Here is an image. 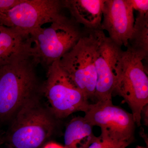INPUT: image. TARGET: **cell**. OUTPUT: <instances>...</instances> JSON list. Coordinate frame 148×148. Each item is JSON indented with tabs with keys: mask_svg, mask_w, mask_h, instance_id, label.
<instances>
[{
	"mask_svg": "<svg viewBox=\"0 0 148 148\" xmlns=\"http://www.w3.org/2000/svg\"><path fill=\"white\" fill-rule=\"evenodd\" d=\"M46 24L29 34V56L36 65L48 68L73 48L84 34L79 24L62 13Z\"/></svg>",
	"mask_w": 148,
	"mask_h": 148,
	"instance_id": "1",
	"label": "cell"
},
{
	"mask_svg": "<svg viewBox=\"0 0 148 148\" xmlns=\"http://www.w3.org/2000/svg\"><path fill=\"white\" fill-rule=\"evenodd\" d=\"M32 58L23 57L0 67V121L8 119L36 96L38 82Z\"/></svg>",
	"mask_w": 148,
	"mask_h": 148,
	"instance_id": "2",
	"label": "cell"
},
{
	"mask_svg": "<svg viewBox=\"0 0 148 148\" xmlns=\"http://www.w3.org/2000/svg\"><path fill=\"white\" fill-rule=\"evenodd\" d=\"M133 10L138 12L146 14L148 13V0H129Z\"/></svg>",
	"mask_w": 148,
	"mask_h": 148,
	"instance_id": "16",
	"label": "cell"
},
{
	"mask_svg": "<svg viewBox=\"0 0 148 148\" xmlns=\"http://www.w3.org/2000/svg\"><path fill=\"white\" fill-rule=\"evenodd\" d=\"M37 101L34 96L16 112L7 136L11 147L39 148L54 132L56 118Z\"/></svg>",
	"mask_w": 148,
	"mask_h": 148,
	"instance_id": "3",
	"label": "cell"
},
{
	"mask_svg": "<svg viewBox=\"0 0 148 148\" xmlns=\"http://www.w3.org/2000/svg\"><path fill=\"white\" fill-rule=\"evenodd\" d=\"M123 51L122 63L113 93L123 98L131 110L136 126L141 125V113L148 104V77L144 59L129 47Z\"/></svg>",
	"mask_w": 148,
	"mask_h": 148,
	"instance_id": "5",
	"label": "cell"
},
{
	"mask_svg": "<svg viewBox=\"0 0 148 148\" xmlns=\"http://www.w3.org/2000/svg\"><path fill=\"white\" fill-rule=\"evenodd\" d=\"M84 113L91 125L100 127L101 137L130 145L134 141L136 125L132 114L114 105L112 100L90 104Z\"/></svg>",
	"mask_w": 148,
	"mask_h": 148,
	"instance_id": "7",
	"label": "cell"
},
{
	"mask_svg": "<svg viewBox=\"0 0 148 148\" xmlns=\"http://www.w3.org/2000/svg\"><path fill=\"white\" fill-rule=\"evenodd\" d=\"M23 0H0V13L12 9L21 3Z\"/></svg>",
	"mask_w": 148,
	"mask_h": 148,
	"instance_id": "17",
	"label": "cell"
},
{
	"mask_svg": "<svg viewBox=\"0 0 148 148\" xmlns=\"http://www.w3.org/2000/svg\"><path fill=\"white\" fill-rule=\"evenodd\" d=\"M43 148H66L64 146L61 145L59 144L54 143H48Z\"/></svg>",
	"mask_w": 148,
	"mask_h": 148,
	"instance_id": "19",
	"label": "cell"
},
{
	"mask_svg": "<svg viewBox=\"0 0 148 148\" xmlns=\"http://www.w3.org/2000/svg\"><path fill=\"white\" fill-rule=\"evenodd\" d=\"M127 46L143 59L148 55V13L138 12Z\"/></svg>",
	"mask_w": 148,
	"mask_h": 148,
	"instance_id": "14",
	"label": "cell"
},
{
	"mask_svg": "<svg viewBox=\"0 0 148 148\" xmlns=\"http://www.w3.org/2000/svg\"><path fill=\"white\" fill-rule=\"evenodd\" d=\"M93 126L84 118L78 116L72 119L66 126L64 140L66 148H88L97 139Z\"/></svg>",
	"mask_w": 148,
	"mask_h": 148,
	"instance_id": "13",
	"label": "cell"
},
{
	"mask_svg": "<svg viewBox=\"0 0 148 148\" xmlns=\"http://www.w3.org/2000/svg\"><path fill=\"white\" fill-rule=\"evenodd\" d=\"M8 148H13L12 147H10V146H8Z\"/></svg>",
	"mask_w": 148,
	"mask_h": 148,
	"instance_id": "21",
	"label": "cell"
},
{
	"mask_svg": "<svg viewBox=\"0 0 148 148\" xmlns=\"http://www.w3.org/2000/svg\"><path fill=\"white\" fill-rule=\"evenodd\" d=\"M59 60V65L88 100L95 99V61L102 30L88 31Z\"/></svg>",
	"mask_w": 148,
	"mask_h": 148,
	"instance_id": "4",
	"label": "cell"
},
{
	"mask_svg": "<svg viewBox=\"0 0 148 148\" xmlns=\"http://www.w3.org/2000/svg\"><path fill=\"white\" fill-rule=\"evenodd\" d=\"M141 122L143 121L144 125H148V104L143 108L141 113Z\"/></svg>",
	"mask_w": 148,
	"mask_h": 148,
	"instance_id": "18",
	"label": "cell"
},
{
	"mask_svg": "<svg viewBox=\"0 0 148 148\" xmlns=\"http://www.w3.org/2000/svg\"><path fill=\"white\" fill-rule=\"evenodd\" d=\"M135 21L129 0H105L101 30L107 31L109 38L115 43L127 47Z\"/></svg>",
	"mask_w": 148,
	"mask_h": 148,
	"instance_id": "10",
	"label": "cell"
},
{
	"mask_svg": "<svg viewBox=\"0 0 148 148\" xmlns=\"http://www.w3.org/2000/svg\"><path fill=\"white\" fill-rule=\"evenodd\" d=\"M130 145L129 143L103 138L100 135L88 148H126Z\"/></svg>",
	"mask_w": 148,
	"mask_h": 148,
	"instance_id": "15",
	"label": "cell"
},
{
	"mask_svg": "<svg viewBox=\"0 0 148 148\" xmlns=\"http://www.w3.org/2000/svg\"><path fill=\"white\" fill-rule=\"evenodd\" d=\"M135 148H147V147H143V146H138Z\"/></svg>",
	"mask_w": 148,
	"mask_h": 148,
	"instance_id": "20",
	"label": "cell"
},
{
	"mask_svg": "<svg viewBox=\"0 0 148 148\" xmlns=\"http://www.w3.org/2000/svg\"><path fill=\"white\" fill-rule=\"evenodd\" d=\"M123 51L102 33L96 53L97 82L95 98L97 101L112 100V95L122 63Z\"/></svg>",
	"mask_w": 148,
	"mask_h": 148,
	"instance_id": "9",
	"label": "cell"
},
{
	"mask_svg": "<svg viewBox=\"0 0 148 148\" xmlns=\"http://www.w3.org/2000/svg\"><path fill=\"white\" fill-rule=\"evenodd\" d=\"M62 1L23 0L6 12L0 13V24L29 34L51 22L61 13Z\"/></svg>",
	"mask_w": 148,
	"mask_h": 148,
	"instance_id": "8",
	"label": "cell"
},
{
	"mask_svg": "<svg viewBox=\"0 0 148 148\" xmlns=\"http://www.w3.org/2000/svg\"><path fill=\"white\" fill-rule=\"evenodd\" d=\"M29 35L0 24V67L18 58L29 57Z\"/></svg>",
	"mask_w": 148,
	"mask_h": 148,
	"instance_id": "11",
	"label": "cell"
},
{
	"mask_svg": "<svg viewBox=\"0 0 148 148\" xmlns=\"http://www.w3.org/2000/svg\"><path fill=\"white\" fill-rule=\"evenodd\" d=\"M47 78L42 90L56 118L63 119L74 113L87 111L89 100L61 68L59 60L48 67Z\"/></svg>",
	"mask_w": 148,
	"mask_h": 148,
	"instance_id": "6",
	"label": "cell"
},
{
	"mask_svg": "<svg viewBox=\"0 0 148 148\" xmlns=\"http://www.w3.org/2000/svg\"><path fill=\"white\" fill-rule=\"evenodd\" d=\"M1 140H0V145H1Z\"/></svg>",
	"mask_w": 148,
	"mask_h": 148,
	"instance_id": "22",
	"label": "cell"
},
{
	"mask_svg": "<svg viewBox=\"0 0 148 148\" xmlns=\"http://www.w3.org/2000/svg\"><path fill=\"white\" fill-rule=\"evenodd\" d=\"M105 0H64L63 7L70 12L72 18L82 24L86 30H101L103 5Z\"/></svg>",
	"mask_w": 148,
	"mask_h": 148,
	"instance_id": "12",
	"label": "cell"
}]
</instances>
